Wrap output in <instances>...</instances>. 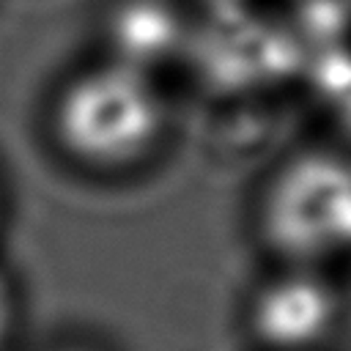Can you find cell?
<instances>
[{
  "label": "cell",
  "instance_id": "4",
  "mask_svg": "<svg viewBox=\"0 0 351 351\" xmlns=\"http://www.w3.org/2000/svg\"><path fill=\"white\" fill-rule=\"evenodd\" d=\"M112 58L148 71L181 36L178 16L159 0H129L112 14Z\"/></svg>",
  "mask_w": 351,
  "mask_h": 351
},
{
  "label": "cell",
  "instance_id": "7",
  "mask_svg": "<svg viewBox=\"0 0 351 351\" xmlns=\"http://www.w3.org/2000/svg\"><path fill=\"white\" fill-rule=\"evenodd\" d=\"M44 351H101V348L88 346V343H58V346H49Z\"/></svg>",
  "mask_w": 351,
  "mask_h": 351
},
{
  "label": "cell",
  "instance_id": "2",
  "mask_svg": "<svg viewBox=\"0 0 351 351\" xmlns=\"http://www.w3.org/2000/svg\"><path fill=\"white\" fill-rule=\"evenodd\" d=\"M258 233L280 263L326 266L351 252V159L337 151L285 159L261 192Z\"/></svg>",
  "mask_w": 351,
  "mask_h": 351
},
{
  "label": "cell",
  "instance_id": "3",
  "mask_svg": "<svg viewBox=\"0 0 351 351\" xmlns=\"http://www.w3.org/2000/svg\"><path fill=\"white\" fill-rule=\"evenodd\" d=\"M346 318V296L326 266L280 263L244 304V332L255 351H321Z\"/></svg>",
  "mask_w": 351,
  "mask_h": 351
},
{
  "label": "cell",
  "instance_id": "1",
  "mask_svg": "<svg viewBox=\"0 0 351 351\" xmlns=\"http://www.w3.org/2000/svg\"><path fill=\"white\" fill-rule=\"evenodd\" d=\"M162 129L165 99L156 82L115 58L69 77L52 104L55 143L85 167H129L159 143Z\"/></svg>",
  "mask_w": 351,
  "mask_h": 351
},
{
  "label": "cell",
  "instance_id": "6",
  "mask_svg": "<svg viewBox=\"0 0 351 351\" xmlns=\"http://www.w3.org/2000/svg\"><path fill=\"white\" fill-rule=\"evenodd\" d=\"M14 324H16V299H14V291H11L8 280L0 274V351L8 343V337L14 332Z\"/></svg>",
  "mask_w": 351,
  "mask_h": 351
},
{
  "label": "cell",
  "instance_id": "5",
  "mask_svg": "<svg viewBox=\"0 0 351 351\" xmlns=\"http://www.w3.org/2000/svg\"><path fill=\"white\" fill-rule=\"evenodd\" d=\"M299 11L302 25H313L315 30H340L351 25V0H291Z\"/></svg>",
  "mask_w": 351,
  "mask_h": 351
}]
</instances>
